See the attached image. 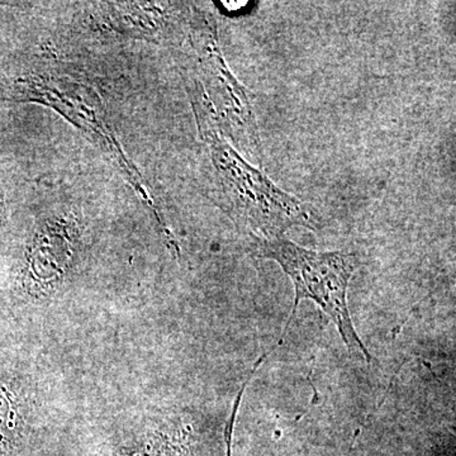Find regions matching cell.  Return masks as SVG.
Returning a JSON list of instances; mask_svg holds the SVG:
<instances>
[{"label": "cell", "instance_id": "7a4b0ae2", "mask_svg": "<svg viewBox=\"0 0 456 456\" xmlns=\"http://www.w3.org/2000/svg\"><path fill=\"white\" fill-rule=\"evenodd\" d=\"M259 257L274 260L294 285L292 322L299 302L311 299L334 322L350 355L371 362V355L356 332L347 305L351 278L360 266L358 255L342 251H314L294 244L285 237L255 241Z\"/></svg>", "mask_w": 456, "mask_h": 456}, {"label": "cell", "instance_id": "6da1fadb", "mask_svg": "<svg viewBox=\"0 0 456 456\" xmlns=\"http://www.w3.org/2000/svg\"><path fill=\"white\" fill-rule=\"evenodd\" d=\"M203 134L228 211L255 241L281 239L296 226L321 227V217L311 206L279 188L263 170L228 146L209 119L204 122Z\"/></svg>", "mask_w": 456, "mask_h": 456}, {"label": "cell", "instance_id": "277c9868", "mask_svg": "<svg viewBox=\"0 0 456 456\" xmlns=\"http://www.w3.org/2000/svg\"><path fill=\"white\" fill-rule=\"evenodd\" d=\"M22 443L16 398L0 383V456H17Z\"/></svg>", "mask_w": 456, "mask_h": 456}, {"label": "cell", "instance_id": "3957f363", "mask_svg": "<svg viewBox=\"0 0 456 456\" xmlns=\"http://www.w3.org/2000/svg\"><path fill=\"white\" fill-rule=\"evenodd\" d=\"M116 456H193V448L184 432L156 431L131 440Z\"/></svg>", "mask_w": 456, "mask_h": 456}, {"label": "cell", "instance_id": "5b68a950", "mask_svg": "<svg viewBox=\"0 0 456 456\" xmlns=\"http://www.w3.org/2000/svg\"><path fill=\"white\" fill-rule=\"evenodd\" d=\"M3 221H4V206H3L2 200H0V228H2Z\"/></svg>", "mask_w": 456, "mask_h": 456}]
</instances>
